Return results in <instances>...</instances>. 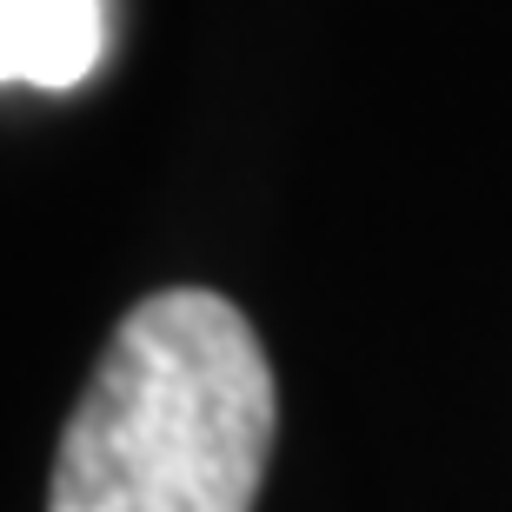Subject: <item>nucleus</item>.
<instances>
[{
    "instance_id": "obj_2",
    "label": "nucleus",
    "mask_w": 512,
    "mask_h": 512,
    "mask_svg": "<svg viewBox=\"0 0 512 512\" xmlns=\"http://www.w3.org/2000/svg\"><path fill=\"white\" fill-rule=\"evenodd\" d=\"M107 47L100 0H0V80L74 87Z\"/></svg>"
},
{
    "instance_id": "obj_1",
    "label": "nucleus",
    "mask_w": 512,
    "mask_h": 512,
    "mask_svg": "<svg viewBox=\"0 0 512 512\" xmlns=\"http://www.w3.org/2000/svg\"><path fill=\"white\" fill-rule=\"evenodd\" d=\"M280 386L253 320L207 286L147 293L60 426L47 512H253Z\"/></svg>"
}]
</instances>
